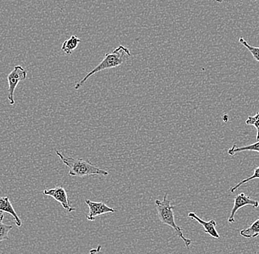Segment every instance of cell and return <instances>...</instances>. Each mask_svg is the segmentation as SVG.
I'll use <instances>...</instances> for the list:
<instances>
[{
	"label": "cell",
	"mask_w": 259,
	"mask_h": 254,
	"mask_svg": "<svg viewBox=\"0 0 259 254\" xmlns=\"http://www.w3.org/2000/svg\"><path fill=\"white\" fill-rule=\"evenodd\" d=\"M85 202L89 208V213L87 218L89 221H96V217L100 215L116 213V210L107 206L103 202L92 201L89 199L85 200Z\"/></svg>",
	"instance_id": "7"
},
{
	"label": "cell",
	"mask_w": 259,
	"mask_h": 254,
	"mask_svg": "<svg viewBox=\"0 0 259 254\" xmlns=\"http://www.w3.org/2000/svg\"><path fill=\"white\" fill-rule=\"evenodd\" d=\"M0 213H8L14 218L15 223L18 227L22 226V220L16 213L15 210L12 206L11 200L8 197H0Z\"/></svg>",
	"instance_id": "9"
},
{
	"label": "cell",
	"mask_w": 259,
	"mask_h": 254,
	"mask_svg": "<svg viewBox=\"0 0 259 254\" xmlns=\"http://www.w3.org/2000/svg\"><path fill=\"white\" fill-rule=\"evenodd\" d=\"M27 73L21 66H16L13 69L12 72L8 75V98L10 105H15L14 100V92L18 84L21 81L25 80L27 78Z\"/></svg>",
	"instance_id": "4"
},
{
	"label": "cell",
	"mask_w": 259,
	"mask_h": 254,
	"mask_svg": "<svg viewBox=\"0 0 259 254\" xmlns=\"http://www.w3.org/2000/svg\"><path fill=\"white\" fill-rule=\"evenodd\" d=\"M43 194L54 198L58 203L61 204L64 210L69 213L75 211V208L70 205L66 190L61 186H58L55 188L48 189V190H44Z\"/></svg>",
	"instance_id": "5"
},
{
	"label": "cell",
	"mask_w": 259,
	"mask_h": 254,
	"mask_svg": "<svg viewBox=\"0 0 259 254\" xmlns=\"http://www.w3.org/2000/svg\"><path fill=\"white\" fill-rule=\"evenodd\" d=\"M259 179V166L258 167L255 168V170H254L253 174L252 176H250V177L247 178V179H243V180L241 181L240 182L238 183L236 186L233 187L232 188L230 189V192H236L241 186L243 185V184H246V183L250 182V181L253 180V179Z\"/></svg>",
	"instance_id": "14"
},
{
	"label": "cell",
	"mask_w": 259,
	"mask_h": 254,
	"mask_svg": "<svg viewBox=\"0 0 259 254\" xmlns=\"http://www.w3.org/2000/svg\"><path fill=\"white\" fill-rule=\"evenodd\" d=\"M81 42L80 38H77L76 35H72L69 39L65 40L61 46V50L66 53L67 56H71L73 51L78 46Z\"/></svg>",
	"instance_id": "10"
},
{
	"label": "cell",
	"mask_w": 259,
	"mask_h": 254,
	"mask_svg": "<svg viewBox=\"0 0 259 254\" xmlns=\"http://www.w3.org/2000/svg\"><path fill=\"white\" fill-rule=\"evenodd\" d=\"M4 220V213H0V243L3 241L9 239L8 234L13 229V226L11 225L5 224L3 223Z\"/></svg>",
	"instance_id": "13"
},
{
	"label": "cell",
	"mask_w": 259,
	"mask_h": 254,
	"mask_svg": "<svg viewBox=\"0 0 259 254\" xmlns=\"http://www.w3.org/2000/svg\"><path fill=\"white\" fill-rule=\"evenodd\" d=\"M56 155L65 166L69 168V176L85 177V176H95V175L106 176L109 174L108 171L97 167L88 160L69 158V157L68 158L59 151H56Z\"/></svg>",
	"instance_id": "2"
},
{
	"label": "cell",
	"mask_w": 259,
	"mask_h": 254,
	"mask_svg": "<svg viewBox=\"0 0 259 254\" xmlns=\"http://www.w3.org/2000/svg\"><path fill=\"white\" fill-rule=\"evenodd\" d=\"M215 1L217 2V3H222L223 2V0H215Z\"/></svg>",
	"instance_id": "18"
},
{
	"label": "cell",
	"mask_w": 259,
	"mask_h": 254,
	"mask_svg": "<svg viewBox=\"0 0 259 254\" xmlns=\"http://www.w3.org/2000/svg\"><path fill=\"white\" fill-rule=\"evenodd\" d=\"M252 206L254 208H258L259 202L257 200L252 199L250 196H247L244 192H241L234 198V207L231 210V215L228 219V222L233 223L235 222L234 216L239 209L245 206Z\"/></svg>",
	"instance_id": "6"
},
{
	"label": "cell",
	"mask_w": 259,
	"mask_h": 254,
	"mask_svg": "<svg viewBox=\"0 0 259 254\" xmlns=\"http://www.w3.org/2000/svg\"><path fill=\"white\" fill-rule=\"evenodd\" d=\"M255 1H256V2H257V3H258V4H259V0H255Z\"/></svg>",
	"instance_id": "19"
},
{
	"label": "cell",
	"mask_w": 259,
	"mask_h": 254,
	"mask_svg": "<svg viewBox=\"0 0 259 254\" xmlns=\"http://www.w3.org/2000/svg\"><path fill=\"white\" fill-rule=\"evenodd\" d=\"M239 43L243 45L244 47L247 48L250 52L251 55L253 57L254 59L259 63V47H255V46H250L244 38L240 37L239 39Z\"/></svg>",
	"instance_id": "15"
},
{
	"label": "cell",
	"mask_w": 259,
	"mask_h": 254,
	"mask_svg": "<svg viewBox=\"0 0 259 254\" xmlns=\"http://www.w3.org/2000/svg\"><path fill=\"white\" fill-rule=\"evenodd\" d=\"M131 56V53L128 48L121 46V45L119 47L115 48L111 53H106L104 59L97 65L95 69H92V71L87 74L82 80L79 81L74 86V89L78 90L82 87L83 84L88 80L89 77H92L94 74L102 72V71L106 70V69L118 67V66L124 64L127 61V58Z\"/></svg>",
	"instance_id": "1"
},
{
	"label": "cell",
	"mask_w": 259,
	"mask_h": 254,
	"mask_svg": "<svg viewBox=\"0 0 259 254\" xmlns=\"http://www.w3.org/2000/svg\"><path fill=\"white\" fill-rule=\"evenodd\" d=\"M246 151H256L259 153V140L256 143L243 147H238L236 144H234L231 148L228 150V154L230 156H234L236 154Z\"/></svg>",
	"instance_id": "12"
},
{
	"label": "cell",
	"mask_w": 259,
	"mask_h": 254,
	"mask_svg": "<svg viewBox=\"0 0 259 254\" xmlns=\"http://www.w3.org/2000/svg\"><path fill=\"white\" fill-rule=\"evenodd\" d=\"M188 217L191 218V219L195 220L197 223H200L202 227H203L204 233L209 234L210 237H213V238L220 239V234H219L218 231L216 229L218 224H217L216 221L214 220H210L209 221H203L194 213H189Z\"/></svg>",
	"instance_id": "8"
},
{
	"label": "cell",
	"mask_w": 259,
	"mask_h": 254,
	"mask_svg": "<svg viewBox=\"0 0 259 254\" xmlns=\"http://www.w3.org/2000/svg\"><path fill=\"white\" fill-rule=\"evenodd\" d=\"M101 247V245H98L96 248L92 249V250H90V251H89V254H97V253H100Z\"/></svg>",
	"instance_id": "17"
},
{
	"label": "cell",
	"mask_w": 259,
	"mask_h": 254,
	"mask_svg": "<svg viewBox=\"0 0 259 254\" xmlns=\"http://www.w3.org/2000/svg\"><path fill=\"white\" fill-rule=\"evenodd\" d=\"M239 234L246 239L256 238L259 235V218L247 229H242Z\"/></svg>",
	"instance_id": "11"
},
{
	"label": "cell",
	"mask_w": 259,
	"mask_h": 254,
	"mask_svg": "<svg viewBox=\"0 0 259 254\" xmlns=\"http://www.w3.org/2000/svg\"><path fill=\"white\" fill-rule=\"evenodd\" d=\"M246 124L253 126L257 130L256 140H259V113H257L254 116H249L246 120Z\"/></svg>",
	"instance_id": "16"
},
{
	"label": "cell",
	"mask_w": 259,
	"mask_h": 254,
	"mask_svg": "<svg viewBox=\"0 0 259 254\" xmlns=\"http://www.w3.org/2000/svg\"><path fill=\"white\" fill-rule=\"evenodd\" d=\"M155 205L160 221L163 224L169 226L171 229H174L178 237L184 241L186 247L189 248L192 244V240L186 238L183 233L182 229L176 224L174 214V209L176 207L171 205V200L167 198V193L165 194L163 200H159V199L155 200Z\"/></svg>",
	"instance_id": "3"
}]
</instances>
